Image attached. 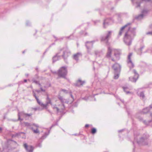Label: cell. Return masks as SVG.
<instances>
[{
  "instance_id": "30bf717a",
  "label": "cell",
  "mask_w": 152,
  "mask_h": 152,
  "mask_svg": "<svg viewBox=\"0 0 152 152\" xmlns=\"http://www.w3.org/2000/svg\"><path fill=\"white\" fill-rule=\"evenodd\" d=\"M112 68L114 73V78L117 79L119 77L121 70V67L118 63H115L113 66Z\"/></svg>"
},
{
  "instance_id": "5b68a950",
  "label": "cell",
  "mask_w": 152,
  "mask_h": 152,
  "mask_svg": "<svg viewBox=\"0 0 152 152\" xmlns=\"http://www.w3.org/2000/svg\"><path fill=\"white\" fill-rule=\"evenodd\" d=\"M136 29L130 28L128 29L124 37V42L126 44L129 46L131 45L136 35Z\"/></svg>"
},
{
  "instance_id": "5bb4252c",
  "label": "cell",
  "mask_w": 152,
  "mask_h": 152,
  "mask_svg": "<svg viewBox=\"0 0 152 152\" xmlns=\"http://www.w3.org/2000/svg\"><path fill=\"white\" fill-rule=\"evenodd\" d=\"M3 144L1 140L0 139V151H3Z\"/></svg>"
},
{
  "instance_id": "4fadbf2b",
  "label": "cell",
  "mask_w": 152,
  "mask_h": 152,
  "mask_svg": "<svg viewBox=\"0 0 152 152\" xmlns=\"http://www.w3.org/2000/svg\"><path fill=\"white\" fill-rule=\"evenodd\" d=\"M24 146L26 148V150L28 151H33V147L30 145H24Z\"/></svg>"
},
{
  "instance_id": "9a60e30c",
  "label": "cell",
  "mask_w": 152,
  "mask_h": 152,
  "mask_svg": "<svg viewBox=\"0 0 152 152\" xmlns=\"http://www.w3.org/2000/svg\"><path fill=\"white\" fill-rule=\"evenodd\" d=\"M83 82L82 81H81V80H78V81L77 82V84H76V85L78 86H80L81 85L83 84Z\"/></svg>"
},
{
  "instance_id": "9c48e42d",
  "label": "cell",
  "mask_w": 152,
  "mask_h": 152,
  "mask_svg": "<svg viewBox=\"0 0 152 152\" xmlns=\"http://www.w3.org/2000/svg\"><path fill=\"white\" fill-rule=\"evenodd\" d=\"M120 51L117 49H113L111 50L110 53V56L113 60L115 62L118 61L120 58Z\"/></svg>"
},
{
  "instance_id": "ba28073f",
  "label": "cell",
  "mask_w": 152,
  "mask_h": 152,
  "mask_svg": "<svg viewBox=\"0 0 152 152\" xmlns=\"http://www.w3.org/2000/svg\"><path fill=\"white\" fill-rule=\"evenodd\" d=\"M149 136L145 134H141L138 135L137 138V142L141 145H145L148 144L149 142Z\"/></svg>"
},
{
  "instance_id": "6da1fadb",
  "label": "cell",
  "mask_w": 152,
  "mask_h": 152,
  "mask_svg": "<svg viewBox=\"0 0 152 152\" xmlns=\"http://www.w3.org/2000/svg\"><path fill=\"white\" fill-rule=\"evenodd\" d=\"M35 97L40 105L45 106L49 104L50 102L49 96L44 90H41L34 92Z\"/></svg>"
},
{
  "instance_id": "7c38bea8",
  "label": "cell",
  "mask_w": 152,
  "mask_h": 152,
  "mask_svg": "<svg viewBox=\"0 0 152 152\" xmlns=\"http://www.w3.org/2000/svg\"><path fill=\"white\" fill-rule=\"evenodd\" d=\"M138 77H139V75H138V74H137L136 71H135L134 74V76L130 77L129 79H130V81H132V82H135L138 79Z\"/></svg>"
},
{
  "instance_id": "277c9868",
  "label": "cell",
  "mask_w": 152,
  "mask_h": 152,
  "mask_svg": "<svg viewBox=\"0 0 152 152\" xmlns=\"http://www.w3.org/2000/svg\"><path fill=\"white\" fill-rule=\"evenodd\" d=\"M137 118L145 124H149L152 120V114L147 111H143L138 113Z\"/></svg>"
},
{
  "instance_id": "8992f818",
  "label": "cell",
  "mask_w": 152,
  "mask_h": 152,
  "mask_svg": "<svg viewBox=\"0 0 152 152\" xmlns=\"http://www.w3.org/2000/svg\"><path fill=\"white\" fill-rule=\"evenodd\" d=\"M50 103L53 108L58 112H62L65 109L63 102L59 98L54 97L51 100Z\"/></svg>"
},
{
  "instance_id": "7a4b0ae2",
  "label": "cell",
  "mask_w": 152,
  "mask_h": 152,
  "mask_svg": "<svg viewBox=\"0 0 152 152\" xmlns=\"http://www.w3.org/2000/svg\"><path fill=\"white\" fill-rule=\"evenodd\" d=\"M58 98L61 101L67 104H70L74 101L72 94L66 90H61L58 94Z\"/></svg>"
},
{
  "instance_id": "3957f363",
  "label": "cell",
  "mask_w": 152,
  "mask_h": 152,
  "mask_svg": "<svg viewBox=\"0 0 152 152\" xmlns=\"http://www.w3.org/2000/svg\"><path fill=\"white\" fill-rule=\"evenodd\" d=\"M137 5L138 8L143 12H148L152 9V1L151 0H138Z\"/></svg>"
},
{
  "instance_id": "52a82bcc",
  "label": "cell",
  "mask_w": 152,
  "mask_h": 152,
  "mask_svg": "<svg viewBox=\"0 0 152 152\" xmlns=\"http://www.w3.org/2000/svg\"><path fill=\"white\" fill-rule=\"evenodd\" d=\"M6 148L8 151L17 152L19 151V146L16 142L10 140L6 143Z\"/></svg>"
},
{
  "instance_id": "2e32d148",
  "label": "cell",
  "mask_w": 152,
  "mask_h": 152,
  "mask_svg": "<svg viewBox=\"0 0 152 152\" xmlns=\"http://www.w3.org/2000/svg\"><path fill=\"white\" fill-rule=\"evenodd\" d=\"M148 33H152V25H151L150 27H149V31H148Z\"/></svg>"
},
{
  "instance_id": "8fae6325",
  "label": "cell",
  "mask_w": 152,
  "mask_h": 152,
  "mask_svg": "<svg viewBox=\"0 0 152 152\" xmlns=\"http://www.w3.org/2000/svg\"><path fill=\"white\" fill-rule=\"evenodd\" d=\"M67 74V70L66 67H62L58 71V74L60 77H65Z\"/></svg>"
}]
</instances>
